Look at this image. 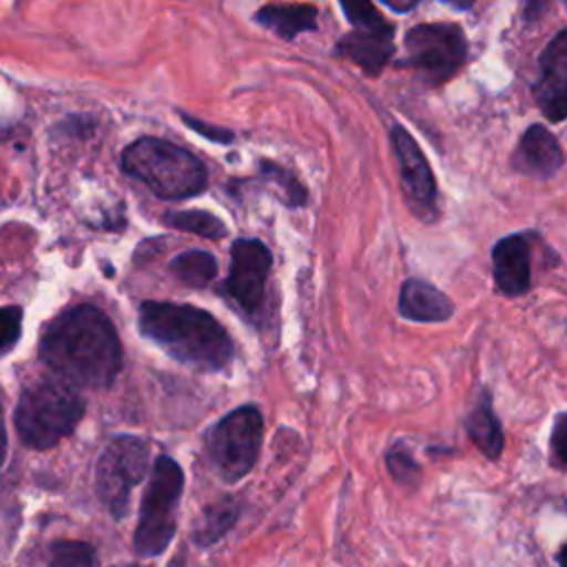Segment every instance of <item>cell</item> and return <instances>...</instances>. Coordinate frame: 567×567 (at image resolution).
I'll return each instance as SVG.
<instances>
[{"label":"cell","instance_id":"4316f807","mask_svg":"<svg viewBox=\"0 0 567 567\" xmlns=\"http://www.w3.org/2000/svg\"><path fill=\"white\" fill-rule=\"evenodd\" d=\"M184 124H188L193 131H197L199 135H204L206 140H213V142H221V144H228L233 142V133L228 128H221V126H213L208 122H202V120H195L190 115H182Z\"/></svg>","mask_w":567,"mask_h":567},{"label":"cell","instance_id":"484cf974","mask_svg":"<svg viewBox=\"0 0 567 567\" xmlns=\"http://www.w3.org/2000/svg\"><path fill=\"white\" fill-rule=\"evenodd\" d=\"M549 461L554 467L567 470V412L554 419L549 434Z\"/></svg>","mask_w":567,"mask_h":567},{"label":"cell","instance_id":"30bf717a","mask_svg":"<svg viewBox=\"0 0 567 567\" xmlns=\"http://www.w3.org/2000/svg\"><path fill=\"white\" fill-rule=\"evenodd\" d=\"M270 266V250L259 239L248 237L233 244L226 292L246 315L259 312L266 295V279Z\"/></svg>","mask_w":567,"mask_h":567},{"label":"cell","instance_id":"ba28073f","mask_svg":"<svg viewBox=\"0 0 567 567\" xmlns=\"http://www.w3.org/2000/svg\"><path fill=\"white\" fill-rule=\"evenodd\" d=\"M405 64L425 86L445 84L467 60V38L454 22L416 24L405 33Z\"/></svg>","mask_w":567,"mask_h":567},{"label":"cell","instance_id":"e0dca14e","mask_svg":"<svg viewBox=\"0 0 567 567\" xmlns=\"http://www.w3.org/2000/svg\"><path fill=\"white\" fill-rule=\"evenodd\" d=\"M257 22L286 40L317 29V9L312 4H268L257 13Z\"/></svg>","mask_w":567,"mask_h":567},{"label":"cell","instance_id":"2e32d148","mask_svg":"<svg viewBox=\"0 0 567 567\" xmlns=\"http://www.w3.org/2000/svg\"><path fill=\"white\" fill-rule=\"evenodd\" d=\"M465 430L472 439V443L489 458L496 461L503 452V427L498 416L494 414L492 399L487 392H481L478 401L470 410L465 419Z\"/></svg>","mask_w":567,"mask_h":567},{"label":"cell","instance_id":"9a60e30c","mask_svg":"<svg viewBox=\"0 0 567 567\" xmlns=\"http://www.w3.org/2000/svg\"><path fill=\"white\" fill-rule=\"evenodd\" d=\"M337 53L354 62L363 73L379 75L394 53L392 35L370 33V31H350L337 42Z\"/></svg>","mask_w":567,"mask_h":567},{"label":"cell","instance_id":"52a82bcc","mask_svg":"<svg viewBox=\"0 0 567 567\" xmlns=\"http://www.w3.org/2000/svg\"><path fill=\"white\" fill-rule=\"evenodd\" d=\"M148 441L133 434L115 436L97 458L95 489L109 514L122 520L128 514L131 492L148 472Z\"/></svg>","mask_w":567,"mask_h":567},{"label":"cell","instance_id":"836d02e7","mask_svg":"<svg viewBox=\"0 0 567 567\" xmlns=\"http://www.w3.org/2000/svg\"><path fill=\"white\" fill-rule=\"evenodd\" d=\"M565 4H567V0H565Z\"/></svg>","mask_w":567,"mask_h":567},{"label":"cell","instance_id":"44dd1931","mask_svg":"<svg viewBox=\"0 0 567 567\" xmlns=\"http://www.w3.org/2000/svg\"><path fill=\"white\" fill-rule=\"evenodd\" d=\"M341 9L348 18V22L357 31H370V33H383L394 35L392 22H388L372 4V0H339Z\"/></svg>","mask_w":567,"mask_h":567},{"label":"cell","instance_id":"f546056e","mask_svg":"<svg viewBox=\"0 0 567 567\" xmlns=\"http://www.w3.org/2000/svg\"><path fill=\"white\" fill-rule=\"evenodd\" d=\"M381 2L394 11H410L419 0H381Z\"/></svg>","mask_w":567,"mask_h":567},{"label":"cell","instance_id":"603a6c76","mask_svg":"<svg viewBox=\"0 0 567 567\" xmlns=\"http://www.w3.org/2000/svg\"><path fill=\"white\" fill-rule=\"evenodd\" d=\"M385 463H388V472L399 481V483H414L421 474V465L416 463V458L412 456L410 447H405L403 443H394L388 454H385Z\"/></svg>","mask_w":567,"mask_h":567},{"label":"cell","instance_id":"1f68e13d","mask_svg":"<svg viewBox=\"0 0 567 567\" xmlns=\"http://www.w3.org/2000/svg\"><path fill=\"white\" fill-rule=\"evenodd\" d=\"M556 560H558V565L560 567H567V543L558 549V554H556Z\"/></svg>","mask_w":567,"mask_h":567},{"label":"cell","instance_id":"9c48e42d","mask_svg":"<svg viewBox=\"0 0 567 567\" xmlns=\"http://www.w3.org/2000/svg\"><path fill=\"white\" fill-rule=\"evenodd\" d=\"M390 140L399 162L403 193L412 213L423 221H434L439 217V193L430 162L425 159L416 140L401 124L392 126Z\"/></svg>","mask_w":567,"mask_h":567},{"label":"cell","instance_id":"d6a6232c","mask_svg":"<svg viewBox=\"0 0 567 567\" xmlns=\"http://www.w3.org/2000/svg\"><path fill=\"white\" fill-rule=\"evenodd\" d=\"M120 567H140V565H120Z\"/></svg>","mask_w":567,"mask_h":567},{"label":"cell","instance_id":"277c9868","mask_svg":"<svg viewBox=\"0 0 567 567\" xmlns=\"http://www.w3.org/2000/svg\"><path fill=\"white\" fill-rule=\"evenodd\" d=\"M84 416V399L64 381H40L22 390L13 423L31 450H49L66 439Z\"/></svg>","mask_w":567,"mask_h":567},{"label":"cell","instance_id":"ffe728a7","mask_svg":"<svg viewBox=\"0 0 567 567\" xmlns=\"http://www.w3.org/2000/svg\"><path fill=\"white\" fill-rule=\"evenodd\" d=\"M164 224L206 239H219L226 235L224 221L206 210H171L164 215Z\"/></svg>","mask_w":567,"mask_h":567},{"label":"cell","instance_id":"8fae6325","mask_svg":"<svg viewBox=\"0 0 567 567\" xmlns=\"http://www.w3.org/2000/svg\"><path fill=\"white\" fill-rule=\"evenodd\" d=\"M538 80L532 95L549 122L567 120V29L558 31L538 58Z\"/></svg>","mask_w":567,"mask_h":567},{"label":"cell","instance_id":"d6986e66","mask_svg":"<svg viewBox=\"0 0 567 567\" xmlns=\"http://www.w3.org/2000/svg\"><path fill=\"white\" fill-rule=\"evenodd\" d=\"M168 268L182 284L190 288H202L217 275V261L206 250L179 252Z\"/></svg>","mask_w":567,"mask_h":567},{"label":"cell","instance_id":"5b68a950","mask_svg":"<svg viewBox=\"0 0 567 567\" xmlns=\"http://www.w3.org/2000/svg\"><path fill=\"white\" fill-rule=\"evenodd\" d=\"M184 489V472L175 458L159 454L153 463L148 485L140 503V518L133 536L135 554L159 556L175 536L177 507Z\"/></svg>","mask_w":567,"mask_h":567},{"label":"cell","instance_id":"cb8c5ba5","mask_svg":"<svg viewBox=\"0 0 567 567\" xmlns=\"http://www.w3.org/2000/svg\"><path fill=\"white\" fill-rule=\"evenodd\" d=\"M261 171H264L266 175H270L277 186H281L288 206H301V204L306 202V190H303V186H301L290 173H286L281 166H277V164H272V162H261Z\"/></svg>","mask_w":567,"mask_h":567},{"label":"cell","instance_id":"7c38bea8","mask_svg":"<svg viewBox=\"0 0 567 567\" xmlns=\"http://www.w3.org/2000/svg\"><path fill=\"white\" fill-rule=\"evenodd\" d=\"M496 288L507 297H520L532 286V246L525 233L498 239L492 248Z\"/></svg>","mask_w":567,"mask_h":567},{"label":"cell","instance_id":"6da1fadb","mask_svg":"<svg viewBox=\"0 0 567 567\" xmlns=\"http://www.w3.org/2000/svg\"><path fill=\"white\" fill-rule=\"evenodd\" d=\"M40 359L69 385L109 388L122 368V346L111 319L95 306H73L53 317L40 339Z\"/></svg>","mask_w":567,"mask_h":567},{"label":"cell","instance_id":"d4e9b609","mask_svg":"<svg viewBox=\"0 0 567 567\" xmlns=\"http://www.w3.org/2000/svg\"><path fill=\"white\" fill-rule=\"evenodd\" d=\"M22 310L18 306H0V357L7 354L20 339Z\"/></svg>","mask_w":567,"mask_h":567},{"label":"cell","instance_id":"7a4b0ae2","mask_svg":"<svg viewBox=\"0 0 567 567\" xmlns=\"http://www.w3.org/2000/svg\"><path fill=\"white\" fill-rule=\"evenodd\" d=\"M140 330L173 359L195 370H224L235 354L226 328L210 312L188 303L144 301Z\"/></svg>","mask_w":567,"mask_h":567},{"label":"cell","instance_id":"5bb4252c","mask_svg":"<svg viewBox=\"0 0 567 567\" xmlns=\"http://www.w3.org/2000/svg\"><path fill=\"white\" fill-rule=\"evenodd\" d=\"M399 312L408 321L439 323L447 321L454 306L445 292L423 279H405L399 292Z\"/></svg>","mask_w":567,"mask_h":567},{"label":"cell","instance_id":"4dcf8cb0","mask_svg":"<svg viewBox=\"0 0 567 567\" xmlns=\"http://www.w3.org/2000/svg\"><path fill=\"white\" fill-rule=\"evenodd\" d=\"M445 4H450L452 9H458V11H467V9H472V4L476 2V0H443Z\"/></svg>","mask_w":567,"mask_h":567},{"label":"cell","instance_id":"83f0119b","mask_svg":"<svg viewBox=\"0 0 567 567\" xmlns=\"http://www.w3.org/2000/svg\"><path fill=\"white\" fill-rule=\"evenodd\" d=\"M7 458V427H4V403H2V390H0V467Z\"/></svg>","mask_w":567,"mask_h":567},{"label":"cell","instance_id":"f1b7e54d","mask_svg":"<svg viewBox=\"0 0 567 567\" xmlns=\"http://www.w3.org/2000/svg\"><path fill=\"white\" fill-rule=\"evenodd\" d=\"M547 0H527L525 2V20H536L543 13Z\"/></svg>","mask_w":567,"mask_h":567},{"label":"cell","instance_id":"8992f818","mask_svg":"<svg viewBox=\"0 0 567 567\" xmlns=\"http://www.w3.org/2000/svg\"><path fill=\"white\" fill-rule=\"evenodd\" d=\"M264 436V416L257 405H241L221 416L206 436V454L215 474L237 483L257 463Z\"/></svg>","mask_w":567,"mask_h":567},{"label":"cell","instance_id":"4fadbf2b","mask_svg":"<svg viewBox=\"0 0 567 567\" xmlns=\"http://www.w3.org/2000/svg\"><path fill=\"white\" fill-rule=\"evenodd\" d=\"M563 162H565V155L558 140L543 124H532L523 133L512 155L514 171L536 179H549L551 175L558 173Z\"/></svg>","mask_w":567,"mask_h":567},{"label":"cell","instance_id":"7402d4cb","mask_svg":"<svg viewBox=\"0 0 567 567\" xmlns=\"http://www.w3.org/2000/svg\"><path fill=\"white\" fill-rule=\"evenodd\" d=\"M49 567H97V551L84 540H58L51 545Z\"/></svg>","mask_w":567,"mask_h":567},{"label":"cell","instance_id":"ac0fdd59","mask_svg":"<svg viewBox=\"0 0 567 567\" xmlns=\"http://www.w3.org/2000/svg\"><path fill=\"white\" fill-rule=\"evenodd\" d=\"M237 518H239V505L233 498H221L204 507L199 523L195 525L193 540L199 547H210L228 534V529L237 523Z\"/></svg>","mask_w":567,"mask_h":567},{"label":"cell","instance_id":"3957f363","mask_svg":"<svg viewBox=\"0 0 567 567\" xmlns=\"http://www.w3.org/2000/svg\"><path fill=\"white\" fill-rule=\"evenodd\" d=\"M122 168L162 199L195 197L208 179L206 166L190 151L159 137H140L128 144L122 153Z\"/></svg>","mask_w":567,"mask_h":567}]
</instances>
